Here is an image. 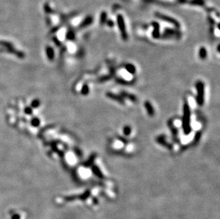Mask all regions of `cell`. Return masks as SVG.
I'll list each match as a JSON object with an SVG mask.
<instances>
[{"label": "cell", "mask_w": 220, "mask_h": 219, "mask_svg": "<svg viewBox=\"0 0 220 219\" xmlns=\"http://www.w3.org/2000/svg\"><path fill=\"white\" fill-rule=\"evenodd\" d=\"M191 113L189 107L187 104H184L183 108V117H182V129L185 135H189L191 132Z\"/></svg>", "instance_id": "cell-1"}, {"label": "cell", "mask_w": 220, "mask_h": 219, "mask_svg": "<svg viewBox=\"0 0 220 219\" xmlns=\"http://www.w3.org/2000/svg\"><path fill=\"white\" fill-rule=\"evenodd\" d=\"M197 88V102L199 105H202L205 101V86L202 82H198L196 84Z\"/></svg>", "instance_id": "cell-2"}, {"label": "cell", "mask_w": 220, "mask_h": 219, "mask_svg": "<svg viewBox=\"0 0 220 219\" xmlns=\"http://www.w3.org/2000/svg\"><path fill=\"white\" fill-rule=\"evenodd\" d=\"M117 22L118 25L119 29H120L121 36L123 40H127V33L126 31V27H125V21H124V18L121 14H118L117 16Z\"/></svg>", "instance_id": "cell-3"}, {"label": "cell", "mask_w": 220, "mask_h": 219, "mask_svg": "<svg viewBox=\"0 0 220 219\" xmlns=\"http://www.w3.org/2000/svg\"><path fill=\"white\" fill-rule=\"evenodd\" d=\"M155 16L157 18L160 19L161 20H163V21H165V22H169V23L172 24L174 25L175 27H177V28H180V24L179 22H178L176 19H175L174 18H172V17H168V16H167V15H165V14H161L160 13V12H155Z\"/></svg>", "instance_id": "cell-4"}, {"label": "cell", "mask_w": 220, "mask_h": 219, "mask_svg": "<svg viewBox=\"0 0 220 219\" xmlns=\"http://www.w3.org/2000/svg\"><path fill=\"white\" fill-rule=\"evenodd\" d=\"M181 33L178 30L172 29H166L165 30V33H164L162 37L164 38H179L180 37Z\"/></svg>", "instance_id": "cell-5"}, {"label": "cell", "mask_w": 220, "mask_h": 219, "mask_svg": "<svg viewBox=\"0 0 220 219\" xmlns=\"http://www.w3.org/2000/svg\"><path fill=\"white\" fill-rule=\"evenodd\" d=\"M152 25L154 27V31H152V36L155 39H157V38L160 37V26H159V24L155 22H152Z\"/></svg>", "instance_id": "cell-6"}, {"label": "cell", "mask_w": 220, "mask_h": 219, "mask_svg": "<svg viewBox=\"0 0 220 219\" xmlns=\"http://www.w3.org/2000/svg\"><path fill=\"white\" fill-rule=\"evenodd\" d=\"M93 22V17L91 16H88L85 18V19L81 22L80 27L81 28H84V27H86L89 25L91 24V23Z\"/></svg>", "instance_id": "cell-7"}, {"label": "cell", "mask_w": 220, "mask_h": 219, "mask_svg": "<svg viewBox=\"0 0 220 219\" xmlns=\"http://www.w3.org/2000/svg\"><path fill=\"white\" fill-rule=\"evenodd\" d=\"M145 108H146L147 111H148V114L150 115V116H152L154 115L155 111H154V108L152 107V105H151V103L150 102L146 101L145 102Z\"/></svg>", "instance_id": "cell-8"}, {"label": "cell", "mask_w": 220, "mask_h": 219, "mask_svg": "<svg viewBox=\"0 0 220 219\" xmlns=\"http://www.w3.org/2000/svg\"><path fill=\"white\" fill-rule=\"evenodd\" d=\"M190 4L196 6H204L205 4V0H190L187 1Z\"/></svg>", "instance_id": "cell-9"}, {"label": "cell", "mask_w": 220, "mask_h": 219, "mask_svg": "<svg viewBox=\"0 0 220 219\" xmlns=\"http://www.w3.org/2000/svg\"><path fill=\"white\" fill-rule=\"evenodd\" d=\"M107 21V13L103 12L100 16V23L101 24H104Z\"/></svg>", "instance_id": "cell-10"}, {"label": "cell", "mask_w": 220, "mask_h": 219, "mask_svg": "<svg viewBox=\"0 0 220 219\" xmlns=\"http://www.w3.org/2000/svg\"><path fill=\"white\" fill-rule=\"evenodd\" d=\"M207 52L205 47H202L200 49V56L202 59H205L207 57Z\"/></svg>", "instance_id": "cell-11"}, {"label": "cell", "mask_w": 220, "mask_h": 219, "mask_svg": "<svg viewBox=\"0 0 220 219\" xmlns=\"http://www.w3.org/2000/svg\"><path fill=\"white\" fill-rule=\"evenodd\" d=\"M125 68H126V70L129 72V73H132V74L135 73V71H136V70H135V67L132 64H127L126 66H125Z\"/></svg>", "instance_id": "cell-12"}, {"label": "cell", "mask_w": 220, "mask_h": 219, "mask_svg": "<svg viewBox=\"0 0 220 219\" xmlns=\"http://www.w3.org/2000/svg\"><path fill=\"white\" fill-rule=\"evenodd\" d=\"M107 95H108V96L109 97H111V99H113V100H116V101L120 102V103H123V100H122V99H121V97L117 96V95H114V94H113V93H108V94H107Z\"/></svg>", "instance_id": "cell-13"}, {"label": "cell", "mask_w": 220, "mask_h": 219, "mask_svg": "<svg viewBox=\"0 0 220 219\" xmlns=\"http://www.w3.org/2000/svg\"><path fill=\"white\" fill-rule=\"evenodd\" d=\"M44 11H45V12L47 14H51L52 12V8H51L50 5H49V4H48V3H46V4H44Z\"/></svg>", "instance_id": "cell-14"}, {"label": "cell", "mask_w": 220, "mask_h": 219, "mask_svg": "<svg viewBox=\"0 0 220 219\" xmlns=\"http://www.w3.org/2000/svg\"><path fill=\"white\" fill-rule=\"evenodd\" d=\"M123 132L125 135H129L130 134V132H131V129H130V127H128V126H125V127L123 128Z\"/></svg>", "instance_id": "cell-15"}, {"label": "cell", "mask_w": 220, "mask_h": 219, "mask_svg": "<svg viewBox=\"0 0 220 219\" xmlns=\"http://www.w3.org/2000/svg\"><path fill=\"white\" fill-rule=\"evenodd\" d=\"M106 23H107V24H108L109 26H113V25H114L113 24V22H112V21H111V20L106 21Z\"/></svg>", "instance_id": "cell-16"}, {"label": "cell", "mask_w": 220, "mask_h": 219, "mask_svg": "<svg viewBox=\"0 0 220 219\" xmlns=\"http://www.w3.org/2000/svg\"><path fill=\"white\" fill-rule=\"evenodd\" d=\"M68 37L71 39H72L74 38V34H73V33L72 32V31H70V32L68 33Z\"/></svg>", "instance_id": "cell-17"}, {"label": "cell", "mask_w": 220, "mask_h": 219, "mask_svg": "<svg viewBox=\"0 0 220 219\" xmlns=\"http://www.w3.org/2000/svg\"><path fill=\"white\" fill-rule=\"evenodd\" d=\"M83 92H84L83 93H84V94H86L88 93V88L86 86H84V89H83Z\"/></svg>", "instance_id": "cell-18"}, {"label": "cell", "mask_w": 220, "mask_h": 219, "mask_svg": "<svg viewBox=\"0 0 220 219\" xmlns=\"http://www.w3.org/2000/svg\"><path fill=\"white\" fill-rule=\"evenodd\" d=\"M178 2L181 3V4H184V3H187V0H178Z\"/></svg>", "instance_id": "cell-19"}]
</instances>
